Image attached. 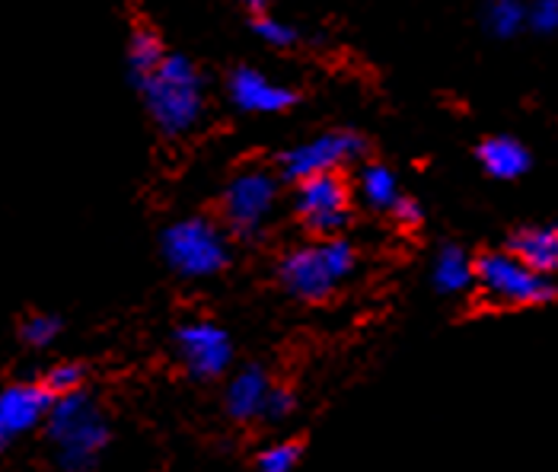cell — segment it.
<instances>
[{
	"label": "cell",
	"instance_id": "obj_21",
	"mask_svg": "<svg viewBox=\"0 0 558 472\" xmlns=\"http://www.w3.org/2000/svg\"><path fill=\"white\" fill-rule=\"evenodd\" d=\"M61 336V319L58 316H48V313H39V316H29L26 326H23V339L33 348H48Z\"/></svg>",
	"mask_w": 558,
	"mask_h": 472
},
{
	"label": "cell",
	"instance_id": "obj_11",
	"mask_svg": "<svg viewBox=\"0 0 558 472\" xmlns=\"http://www.w3.org/2000/svg\"><path fill=\"white\" fill-rule=\"evenodd\" d=\"M230 99L236 102V109L253 112V116H271V112H284L298 102V93L291 86L268 81L262 71L253 68H240L230 77Z\"/></svg>",
	"mask_w": 558,
	"mask_h": 472
},
{
	"label": "cell",
	"instance_id": "obj_24",
	"mask_svg": "<svg viewBox=\"0 0 558 472\" xmlns=\"http://www.w3.org/2000/svg\"><path fill=\"white\" fill-rule=\"evenodd\" d=\"M533 26L543 29V33L558 29V0H539L533 7Z\"/></svg>",
	"mask_w": 558,
	"mask_h": 472
},
{
	"label": "cell",
	"instance_id": "obj_3",
	"mask_svg": "<svg viewBox=\"0 0 558 472\" xmlns=\"http://www.w3.org/2000/svg\"><path fill=\"white\" fill-rule=\"evenodd\" d=\"M357 256L354 246L342 237H323L319 243L298 246L278 265V278L288 294L298 301L319 303L332 298L344 285V278L354 271Z\"/></svg>",
	"mask_w": 558,
	"mask_h": 472
},
{
	"label": "cell",
	"instance_id": "obj_9",
	"mask_svg": "<svg viewBox=\"0 0 558 472\" xmlns=\"http://www.w3.org/2000/svg\"><path fill=\"white\" fill-rule=\"evenodd\" d=\"M175 351L182 358V364L189 367L192 377L198 380H215L220 374H227L230 361H233V344L230 336L215 326V323H185L175 332Z\"/></svg>",
	"mask_w": 558,
	"mask_h": 472
},
{
	"label": "cell",
	"instance_id": "obj_5",
	"mask_svg": "<svg viewBox=\"0 0 558 472\" xmlns=\"http://www.w3.org/2000/svg\"><path fill=\"white\" fill-rule=\"evenodd\" d=\"M163 258L182 278H211L227 268L230 246L208 217H185L163 233Z\"/></svg>",
	"mask_w": 558,
	"mask_h": 472
},
{
	"label": "cell",
	"instance_id": "obj_18",
	"mask_svg": "<svg viewBox=\"0 0 558 472\" xmlns=\"http://www.w3.org/2000/svg\"><path fill=\"white\" fill-rule=\"evenodd\" d=\"M488 26L498 36H514L523 26V7L520 0H488Z\"/></svg>",
	"mask_w": 558,
	"mask_h": 472
},
{
	"label": "cell",
	"instance_id": "obj_1",
	"mask_svg": "<svg viewBox=\"0 0 558 472\" xmlns=\"http://www.w3.org/2000/svg\"><path fill=\"white\" fill-rule=\"evenodd\" d=\"M45 431L54 444V460L64 472H93L109 447V422L84 389L54 399Z\"/></svg>",
	"mask_w": 558,
	"mask_h": 472
},
{
	"label": "cell",
	"instance_id": "obj_19",
	"mask_svg": "<svg viewBox=\"0 0 558 472\" xmlns=\"http://www.w3.org/2000/svg\"><path fill=\"white\" fill-rule=\"evenodd\" d=\"M301 444L298 440H284V444H275L268 450L258 453V472H294V467L301 463Z\"/></svg>",
	"mask_w": 558,
	"mask_h": 472
},
{
	"label": "cell",
	"instance_id": "obj_7",
	"mask_svg": "<svg viewBox=\"0 0 558 472\" xmlns=\"http://www.w3.org/2000/svg\"><path fill=\"white\" fill-rule=\"evenodd\" d=\"M364 154V137L354 131H329L319 137H310L298 147L281 154V176L291 182H303L323 172H339L344 164L357 160Z\"/></svg>",
	"mask_w": 558,
	"mask_h": 472
},
{
	"label": "cell",
	"instance_id": "obj_16",
	"mask_svg": "<svg viewBox=\"0 0 558 472\" xmlns=\"http://www.w3.org/2000/svg\"><path fill=\"white\" fill-rule=\"evenodd\" d=\"M357 189H361V198H364L374 211H392L396 202L402 198L396 172L389 170V167H384V164H367V167L361 170Z\"/></svg>",
	"mask_w": 558,
	"mask_h": 472
},
{
	"label": "cell",
	"instance_id": "obj_4",
	"mask_svg": "<svg viewBox=\"0 0 558 472\" xmlns=\"http://www.w3.org/2000/svg\"><path fill=\"white\" fill-rule=\"evenodd\" d=\"M475 285L482 298L498 306H539L556 298V285L508 253H485L475 258Z\"/></svg>",
	"mask_w": 558,
	"mask_h": 472
},
{
	"label": "cell",
	"instance_id": "obj_8",
	"mask_svg": "<svg viewBox=\"0 0 558 472\" xmlns=\"http://www.w3.org/2000/svg\"><path fill=\"white\" fill-rule=\"evenodd\" d=\"M348 185L339 172H323L298 182V217L316 237H336L348 223Z\"/></svg>",
	"mask_w": 558,
	"mask_h": 472
},
{
	"label": "cell",
	"instance_id": "obj_14",
	"mask_svg": "<svg viewBox=\"0 0 558 472\" xmlns=\"http://www.w3.org/2000/svg\"><path fill=\"white\" fill-rule=\"evenodd\" d=\"M478 164L495 179H517L530 170V150L514 137H488L478 147Z\"/></svg>",
	"mask_w": 558,
	"mask_h": 472
},
{
	"label": "cell",
	"instance_id": "obj_25",
	"mask_svg": "<svg viewBox=\"0 0 558 472\" xmlns=\"http://www.w3.org/2000/svg\"><path fill=\"white\" fill-rule=\"evenodd\" d=\"M392 215H396V220H399L402 227H418V223H422V217H425L422 215V205H418L415 198H405V195L396 202Z\"/></svg>",
	"mask_w": 558,
	"mask_h": 472
},
{
	"label": "cell",
	"instance_id": "obj_26",
	"mask_svg": "<svg viewBox=\"0 0 558 472\" xmlns=\"http://www.w3.org/2000/svg\"><path fill=\"white\" fill-rule=\"evenodd\" d=\"M240 3H246V7H253V10H262V7H265V0H240Z\"/></svg>",
	"mask_w": 558,
	"mask_h": 472
},
{
	"label": "cell",
	"instance_id": "obj_23",
	"mask_svg": "<svg viewBox=\"0 0 558 472\" xmlns=\"http://www.w3.org/2000/svg\"><path fill=\"white\" fill-rule=\"evenodd\" d=\"M294 409H298V396L291 389L275 387L271 396H268V402H265V419L268 422H284V419L294 415Z\"/></svg>",
	"mask_w": 558,
	"mask_h": 472
},
{
	"label": "cell",
	"instance_id": "obj_22",
	"mask_svg": "<svg viewBox=\"0 0 558 472\" xmlns=\"http://www.w3.org/2000/svg\"><path fill=\"white\" fill-rule=\"evenodd\" d=\"M253 29H256V36L262 43L275 45V48H288V45L298 43V33L288 23L271 20V16H258L256 23H253Z\"/></svg>",
	"mask_w": 558,
	"mask_h": 472
},
{
	"label": "cell",
	"instance_id": "obj_10",
	"mask_svg": "<svg viewBox=\"0 0 558 472\" xmlns=\"http://www.w3.org/2000/svg\"><path fill=\"white\" fill-rule=\"evenodd\" d=\"M54 406V396L45 384H16L0 392V453L10 447L13 437L39 428Z\"/></svg>",
	"mask_w": 558,
	"mask_h": 472
},
{
	"label": "cell",
	"instance_id": "obj_12",
	"mask_svg": "<svg viewBox=\"0 0 558 472\" xmlns=\"http://www.w3.org/2000/svg\"><path fill=\"white\" fill-rule=\"evenodd\" d=\"M271 380L262 367H246L240 371L230 387H227V412L236 422H250V419H265V402L271 396Z\"/></svg>",
	"mask_w": 558,
	"mask_h": 472
},
{
	"label": "cell",
	"instance_id": "obj_13",
	"mask_svg": "<svg viewBox=\"0 0 558 472\" xmlns=\"http://www.w3.org/2000/svg\"><path fill=\"white\" fill-rule=\"evenodd\" d=\"M511 253L539 275H558V227H523L511 237Z\"/></svg>",
	"mask_w": 558,
	"mask_h": 472
},
{
	"label": "cell",
	"instance_id": "obj_20",
	"mask_svg": "<svg viewBox=\"0 0 558 472\" xmlns=\"http://www.w3.org/2000/svg\"><path fill=\"white\" fill-rule=\"evenodd\" d=\"M86 371L81 364H54L48 374L43 377L45 389L58 399V396H71L77 389H84Z\"/></svg>",
	"mask_w": 558,
	"mask_h": 472
},
{
	"label": "cell",
	"instance_id": "obj_2",
	"mask_svg": "<svg viewBox=\"0 0 558 472\" xmlns=\"http://www.w3.org/2000/svg\"><path fill=\"white\" fill-rule=\"evenodd\" d=\"M150 119L163 134H189L205 112V86L195 64L182 55H167L163 64L141 81Z\"/></svg>",
	"mask_w": 558,
	"mask_h": 472
},
{
	"label": "cell",
	"instance_id": "obj_17",
	"mask_svg": "<svg viewBox=\"0 0 558 472\" xmlns=\"http://www.w3.org/2000/svg\"><path fill=\"white\" fill-rule=\"evenodd\" d=\"M163 58H167V51H163L160 39L154 33H147V29H137L129 43V68L134 84H141L144 77H150L163 64Z\"/></svg>",
	"mask_w": 558,
	"mask_h": 472
},
{
	"label": "cell",
	"instance_id": "obj_15",
	"mask_svg": "<svg viewBox=\"0 0 558 472\" xmlns=\"http://www.w3.org/2000/svg\"><path fill=\"white\" fill-rule=\"evenodd\" d=\"M434 288L440 294H463L475 285V262L460 246H444L434 258Z\"/></svg>",
	"mask_w": 558,
	"mask_h": 472
},
{
	"label": "cell",
	"instance_id": "obj_6",
	"mask_svg": "<svg viewBox=\"0 0 558 472\" xmlns=\"http://www.w3.org/2000/svg\"><path fill=\"white\" fill-rule=\"evenodd\" d=\"M275 202H278V179L271 172H236L230 185L223 189V220L236 237L250 240V237H258L262 227L268 223Z\"/></svg>",
	"mask_w": 558,
	"mask_h": 472
}]
</instances>
